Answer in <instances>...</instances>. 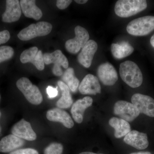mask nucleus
<instances>
[{"label": "nucleus", "instance_id": "obj_1", "mask_svg": "<svg viewBox=\"0 0 154 154\" xmlns=\"http://www.w3.org/2000/svg\"><path fill=\"white\" fill-rule=\"evenodd\" d=\"M119 73L122 81L131 88H138L142 84V72L137 64L131 61H125L120 64Z\"/></svg>", "mask_w": 154, "mask_h": 154}, {"label": "nucleus", "instance_id": "obj_2", "mask_svg": "<svg viewBox=\"0 0 154 154\" xmlns=\"http://www.w3.org/2000/svg\"><path fill=\"white\" fill-rule=\"evenodd\" d=\"M147 7L145 0H119L115 4L116 14L122 18H127L145 10Z\"/></svg>", "mask_w": 154, "mask_h": 154}, {"label": "nucleus", "instance_id": "obj_3", "mask_svg": "<svg viewBox=\"0 0 154 154\" xmlns=\"http://www.w3.org/2000/svg\"><path fill=\"white\" fill-rule=\"evenodd\" d=\"M126 30L133 36L148 35L154 30V17L148 16L135 19L128 23Z\"/></svg>", "mask_w": 154, "mask_h": 154}, {"label": "nucleus", "instance_id": "obj_4", "mask_svg": "<svg viewBox=\"0 0 154 154\" xmlns=\"http://www.w3.org/2000/svg\"><path fill=\"white\" fill-rule=\"evenodd\" d=\"M17 86L25 98L33 105H38L43 101V97L37 86L33 85L28 78L22 77L17 82Z\"/></svg>", "mask_w": 154, "mask_h": 154}, {"label": "nucleus", "instance_id": "obj_5", "mask_svg": "<svg viewBox=\"0 0 154 154\" xmlns=\"http://www.w3.org/2000/svg\"><path fill=\"white\" fill-rule=\"evenodd\" d=\"M52 29V25L49 22H39L22 29L17 36L22 41H28L38 36H46L51 33Z\"/></svg>", "mask_w": 154, "mask_h": 154}, {"label": "nucleus", "instance_id": "obj_6", "mask_svg": "<svg viewBox=\"0 0 154 154\" xmlns=\"http://www.w3.org/2000/svg\"><path fill=\"white\" fill-rule=\"evenodd\" d=\"M44 63L46 65L53 63L52 72L57 76L63 75L61 66L67 69L69 67V61L66 57L60 50H57L53 52L46 53L43 54Z\"/></svg>", "mask_w": 154, "mask_h": 154}, {"label": "nucleus", "instance_id": "obj_7", "mask_svg": "<svg viewBox=\"0 0 154 154\" xmlns=\"http://www.w3.org/2000/svg\"><path fill=\"white\" fill-rule=\"evenodd\" d=\"M75 38L67 40L65 48L68 52L73 54L78 53L89 41L90 36L88 30L80 26L75 28Z\"/></svg>", "mask_w": 154, "mask_h": 154}, {"label": "nucleus", "instance_id": "obj_8", "mask_svg": "<svg viewBox=\"0 0 154 154\" xmlns=\"http://www.w3.org/2000/svg\"><path fill=\"white\" fill-rule=\"evenodd\" d=\"M113 112L122 119L127 122H131L139 115V111L132 103L126 101H119L114 105Z\"/></svg>", "mask_w": 154, "mask_h": 154}, {"label": "nucleus", "instance_id": "obj_9", "mask_svg": "<svg viewBox=\"0 0 154 154\" xmlns=\"http://www.w3.org/2000/svg\"><path fill=\"white\" fill-rule=\"evenodd\" d=\"M20 60L22 63H31L38 70L42 71L45 68L42 51L36 46L24 51L20 55Z\"/></svg>", "mask_w": 154, "mask_h": 154}, {"label": "nucleus", "instance_id": "obj_10", "mask_svg": "<svg viewBox=\"0 0 154 154\" xmlns=\"http://www.w3.org/2000/svg\"><path fill=\"white\" fill-rule=\"evenodd\" d=\"M131 102L139 111L151 117H154V99L150 96L140 94L133 95Z\"/></svg>", "mask_w": 154, "mask_h": 154}, {"label": "nucleus", "instance_id": "obj_11", "mask_svg": "<svg viewBox=\"0 0 154 154\" xmlns=\"http://www.w3.org/2000/svg\"><path fill=\"white\" fill-rule=\"evenodd\" d=\"M98 77L105 85L113 86L118 80L117 72L112 64L108 63L99 66L97 71Z\"/></svg>", "mask_w": 154, "mask_h": 154}, {"label": "nucleus", "instance_id": "obj_12", "mask_svg": "<svg viewBox=\"0 0 154 154\" xmlns=\"http://www.w3.org/2000/svg\"><path fill=\"white\" fill-rule=\"evenodd\" d=\"M12 134L17 137L28 141H33L36 138V134L32 129L31 125L24 119L16 123L11 129Z\"/></svg>", "mask_w": 154, "mask_h": 154}, {"label": "nucleus", "instance_id": "obj_13", "mask_svg": "<svg viewBox=\"0 0 154 154\" xmlns=\"http://www.w3.org/2000/svg\"><path fill=\"white\" fill-rule=\"evenodd\" d=\"M98 49V45L93 40H89L82 48L78 57V60L85 67L91 66L94 56Z\"/></svg>", "mask_w": 154, "mask_h": 154}, {"label": "nucleus", "instance_id": "obj_14", "mask_svg": "<svg viewBox=\"0 0 154 154\" xmlns=\"http://www.w3.org/2000/svg\"><path fill=\"white\" fill-rule=\"evenodd\" d=\"M6 8L2 16V21L6 23L17 22L22 15V10L18 0L6 1Z\"/></svg>", "mask_w": 154, "mask_h": 154}, {"label": "nucleus", "instance_id": "obj_15", "mask_svg": "<svg viewBox=\"0 0 154 154\" xmlns=\"http://www.w3.org/2000/svg\"><path fill=\"white\" fill-rule=\"evenodd\" d=\"M79 91L84 95H96L97 94H100L101 88L98 78L90 74L87 75L79 86Z\"/></svg>", "mask_w": 154, "mask_h": 154}, {"label": "nucleus", "instance_id": "obj_16", "mask_svg": "<svg viewBox=\"0 0 154 154\" xmlns=\"http://www.w3.org/2000/svg\"><path fill=\"white\" fill-rule=\"evenodd\" d=\"M124 141L127 144L139 150L147 148L149 144L147 134L135 130L131 131L125 136Z\"/></svg>", "mask_w": 154, "mask_h": 154}, {"label": "nucleus", "instance_id": "obj_17", "mask_svg": "<svg viewBox=\"0 0 154 154\" xmlns=\"http://www.w3.org/2000/svg\"><path fill=\"white\" fill-rule=\"evenodd\" d=\"M46 117L49 121L62 123L67 128H72L74 125L73 121L69 113L60 108H53L48 110Z\"/></svg>", "mask_w": 154, "mask_h": 154}, {"label": "nucleus", "instance_id": "obj_18", "mask_svg": "<svg viewBox=\"0 0 154 154\" xmlns=\"http://www.w3.org/2000/svg\"><path fill=\"white\" fill-rule=\"evenodd\" d=\"M93 100L89 96L84 97L83 99H79L72 106L71 113L73 118L78 123L83 122V116L85 110L92 106Z\"/></svg>", "mask_w": 154, "mask_h": 154}, {"label": "nucleus", "instance_id": "obj_19", "mask_svg": "<svg viewBox=\"0 0 154 154\" xmlns=\"http://www.w3.org/2000/svg\"><path fill=\"white\" fill-rule=\"evenodd\" d=\"M22 13L25 17L39 20L42 17V11L36 5V1L21 0L19 1Z\"/></svg>", "mask_w": 154, "mask_h": 154}, {"label": "nucleus", "instance_id": "obj_20", "mask_svg": "<svg viewBox=\"0 0 154 154\" xmlns=\"http://www.w3.org/2000/svg\"><path fill=\"white\" fill-rule=\"evenodd\" d=\"M24 144V141L22 139L13 134L8 135L0 141V152L7 153L12 152Z\"/></svg>", "mask_w": 154, "mask_h": 154}, {"label": "nucleus", "instance_id": "obj_21", "mask_svg": "<svg viewBox=\"0 0 154 154\" xmlns=\"http://www.w3.org/2000/svg\"><path fill=\"white\" fill-rule=\"evenodd\" d=\"M109 124L115 129L114 136L116 138L123 137L131 131L129 123L122 119L112 117L109 120Z\"/></svg>", "mask_w": 154, "mask_h": 154}, {"label": "nucleus", "instance_id": "obj_22", "mask_svg": "<svg viewBox=\"0 0 154 154\" xmlns=\"http://www.w3.org/2000/svg\"><path fill=\"white\" fill-rule=\"evenodd\" d=\"M111 50L114 57L120 59L130 55L133 52L134 48L128 42L123 41L120 43L112 44Z\"/></svg>", "mask_w": 154, "mask_h": 154}, {"label": "nucleus", "instance_id": "obj_23", "mask_svg": "<svg viewBox=\"0 0 154 154\" xmlns=\"http://www.w3.org/2000/svg\"><path fill=\"white\" fill-rule=\"evenodd\" d=\"M57 84L61 91L62 96L57 102V106L58 108L63 109L69 108L73 103L69 89L62 81H59Z\"/></svg>", "mask_w": 154, "mask_h": 154}, {"label": "nucleus", "instance_id": "obj_24", "mask_svg": "<svg viewBox=\"0 0 154 154\" xmlns=\"http://www.w3.org/2000/svg\"><path fill=\"white\" fill-rule=\"evenodd\" d=\"M62 80L72 92H75L79 85V81L75 76L74 70L72 68H68L62 76Z\"/></svg>", "mask_w": 154, "mask_h": 154}, {"label": "nucleus", "instance_id": "obj_25", "mask_svg": "<svg viewBox=\"0 0 154 154\" xmlns=\"http://www.w3.org/2000/svg\"><path fill=\"white\" fill-rule=\"evenodd\" d=\"M14 54L13 48L9 46L0 47V63L11 59Z\"/></svg>", "mask_w": 154, "mask_h": 154}, {"label": "nucleus", "instance_id": "obj_26", "mask_svg": "<svg viewBox=\"0 0 154 154\" xmlns=\"http://www.w3.org/2000/svg\"><path fill=\"white\" fill-rule=\"evenodd\" d=\"M63 149V146L61 144L52 143L45 149L44 154H62Z\"/></svg>", "mask_w": 154, "mask_h": 154}, {"label": "nucleus", "instance_id": "obj_27", "mask_svg": "<svg viewBox=\"0 0 154 154\" xmlns=\"http://www.w3.org/2000/svg\"><path fill=\"white\" fill-rule=\"evenodd\" d=\"M10 154H38V153L34 149L27 148L16 150L11 152Z\"/></svg>", "mask_w": 154, "mask_h": 154}, {"label": "nucleus", "instance_id": "obj_28", "mask_svg": "<svg viewBox=\"0 0 154 154\" xmlns=\"http://www.w3.org/2000/svg\"><path fill=\"white\" fill-rule=\"evenodd\" d=\"M11 35L8 30H4L0 31V45L4 44L9 41Z\"/></svg>", "mask_w": 154, "mask_h": 154}, {"label": "nucleus", "instance_id": "obj_29", "mask_svg": "<svg viewBox=\"0 0 154 154\" xmlns=\"http://www.w3.org/2000/svg\"><path fill=\"white\" fill-rule=\"evenodd\" d=\"M72 2L71 0H58L57 1L56 6L60 10H64L69 7Z\"/></svg>", "mask_w": 154, "mask_h": 154}, {"label": "nucleus", "instance_id": "obj_30", "mask_svg": "<svg viewBox=\"0 0 154 154\" xmlns=\"http://www.w3.org/2000/svg\"><path fill=\"white\" fill-rule=\"evenodd\" d=\"M46 91L48 98L49 99H53L55 98L57 96L58 91H57V88H53L51 86H48L46 89Z\"/></svg>", "mask_w": 154, "mask_h": 154}, {"label": "nucleus", "instance_id": "obj_31", "mask_svg": "<svg viewBox=\"0 0 154 154\" xmlns=\"http://www.w3.org/2000/svg\"><path fill=\"white\" fill-rule=\"evenodd\" d=\"M88 2V1H87V0H75V1L76 3L79 4H81V5L85 4Z\"/></svg>", "mask_w": 154, "mask_h": 154}, {"label": "nucleus", "instance_id": "obj_32", "mask_svg": "<svg viewBox=\"0 0 154 154\" xmlns=\"http://www.w3.org/2000/svg\"><path fill=\"white\" fill-rule=\"evenodd\" d=\"M130 154H152L150 152H137L132 153Z\"/></svg>", "mask_w": 154, "mask_h": 154}, {"label": "nucleus", "instance_id": "obj_33", "mask_svg": "<svg viewBox=\"0 0 154 154\" xmlns=\"http://www.w3.org/2000/svg\"><path fill=\"white\" fill-rule=\"evenodd\" d=\"M150 43L152 46L154 48V35H153L151 38Z\"/></svg>", "mask_w": 154, "mask_h": 154}, {"label": "nucleus", "instance_id": "obj_34", "mask_svg": "<svg viewBox=\"0 0 154 154\" xmlns=\"http://www.w3.org/2000/svg\"><path fill=\"white\" fill-rule=\"evenodd\" d=\"M79 154H97L95 153L94 152H83Z\"/></svg>", "mask_w": 154, "mask_h": 154}, {"label": "nucleus", "instance_id": "obj_35", "mask_svg": "<svg viewBox=\"0 0 154 154\" xmlns=\"http://www.w3.org/2000/svg\"><path fill=\"white\" fill-rule=\"evenodd\" d=\"M1 116V112H0V116ZM1 131H2V129H1V126H0V133H1Z\"/></svg>", "mask_w": 154, "mask_h": 154}, {"label": "nucleus", "instance_id": "obj_36", "mask_svg": "<svg viewBox=\"0 0 154 154\" xmlns=\"http://www.w3.org/2000/svg\"><path fill=\"white\" fill-rule=\"evenodd\" d=\"M0 100H1V95H0Z\"/></svg>", "mask_w": 154, "mask_h": 154}]
</instances>
